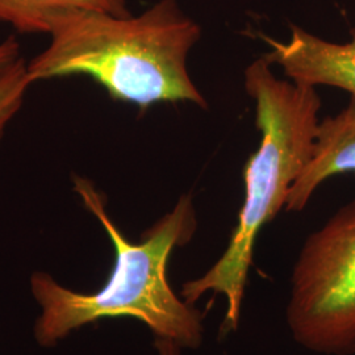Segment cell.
<instances>
[{
  "instance_id": "5",
  "label": "cell",
  "mask_w": 355,
  "mask_h": 355,
  "mask_svg": "<svg viewBox=\"0 0 355 355\" xmlns=\"http://www.w3.org/2000/svg\"><path fill=\"white\" fill-rule=\"evenodd\" d=\"M270 51L265 58L278 64L290 80L306 86L343 89L355 99V29L349 42L336 44L318 37L300 26H291L288 41L265 37Z\"/></svg>"
},
{
  "instance_id": "9",
  "label": "cell",
  "mask_w": 355,
  "mask_h": 355,
  "mask_svg": "<svg viewBox=\"0 0 355 355\" xmlns=\"http://www.w3.org/2000/svg\"><path fill=\"white\" fill-rule=\"evenodd\" d=\"M20 57V45L15 37L7 38L0 44V69Z\"/></svg>"
},
{
  "instance_id": "8",
  "label": "cell",
  "mask_w": 355,
  "mask_h": 355,
  "mask_svg": "<svg viewBox=\"0 0 355 355\" xmlns=\"http://www.w3.org/2000/svg\"><path fill=\"white\" fill-rule=\"evenodd\" d=\"M31 83L26 61L21 57L0 69V142L19 114Z\"/></svg>"
},
{
  "instance_id": "10",
  "label": "cell",
  "mask_w": 355,
  "mask_h": 355,
  "mask_svg": "<svg viewBox=\"0 0 355 355\" xmlns=\"http://www.w3.org/2000/svg\"><path fill=\"white\" fill-rule=\"evenodd\" d=\"M154 349L157 355H180L182 352V347L177 343L165 338H155Z\"/></svg>"
},
{
  "instance_id": "7",
  "label": "cell",
  "mask_w": 355,
  "mask_h": 355,
  "mask_svg": "<svg viewBox=\"0 0 355 355\" xmlns=\"http://www.w3.org/2000/svg\"><path fill=\"white\" fill-rule=\"evenodd\" d=\"M76 11L130 15L127 0H0V23L21 33H49L57 19Z\"/></svg>"
},
{
  "instance_id": "2",
  "label": "cell",
  "mask_w": 355,
  "mask_h": 355,
  "mask_svg": "<svg viewBox=\"0 0 355 355\" xmlns=\"http://www.w3.org/2000/svg\"><path fill=\"white\" fill-rule=\"evenodd\" d=\"M49 35L48 48L26 64L32 83L86 76L141 111L157 103L207 108L187 67L202 28L178 0H159L139 16L76 11L57 19Z\"/></svg>"
},
{
  "instance_id": "3",
  "label": "cell",
  "mask_w": 355,
  "mask_h": 355,
  "mask_svg": "<svg viewBox=\"0 0 355 355\" xmlns=\"http://www.w3.org/2000/svg\"><path fill=\"white\" fill-rule=\"evenodd\" d=\"M271 66L263 55L243 74L245 89L255 104L261 141L243 168L245 195L237 225L225 252L202 277L186 282L180 292L192 305L209 292L224 296V333L240 325L258 234L284 208L293 182L312 155L320 123L316 87L279 79Z\"/></svg>"
},
{
  "instance_id": "4",
  "label": "cell",
  "mask_w": 355,
  "mask_h": 355,
  "mask_svg": "<svg viewBox=\"0 0 355 355\" xmlns=\"http://www.w3.org/2000/svg\"><path fill=\"white\" fill-rule=\"evenodd\" d=\"M286 320L306 350L355 354V200L306 237L292 268Z\"/></svg>"
},
{
  "instance_id": "1",
  "label": "cell",
  "mask_w": 355,
  "mask_h": 355,
  "mask_svg": "<svg viewBox=\"0 0 355 355\" xmlns=\"http://www.w3.org/2000/svg\"><path fill=\"white\" fill-rule=\"evenodd\" d=\"M71 180L85 208L110 237L114 267L102 288L89 293L70 290L45 271L32 272L29 288L40 309L33 325L38 346L54 347L73 331L102 318H130L145 324L155 338L170 340L182 349L200 347L205 333L203 315L178 296L167 277L171 254L187 245L196 232L192 195H182L173 209L135 243L114 224L95 184L76 174Z\"/></svg>"
},
{
  "instance_id": "6",
  "label": "cell",
  "mask_w": 355,
  "mask_h": 355,
  "mask_svg": "<svg viewBox=\"0 0 355 355\" xmlns=\"http://www.w3.org/2000/svg\"><path fill=\"white\" fill-rule=\"evenodd\" d=\"M345 173L355 175V99L340 114L318 123L312 155L293 182L284 209L303 211L327 179Z\"/></svg>"
}]
</instances>
